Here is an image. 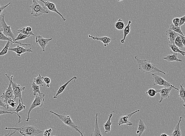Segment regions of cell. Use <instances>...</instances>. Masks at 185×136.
Instances as JSON below:
<instances>
[{
	"instance_id": "cell-30",
	"label": "cell",
	"mask_w": 185,
	"mask_h": 136,
	"mask_svg": "<svg viewBox=\"0 0 185 136\" xmlns=\"http://www.w3.org/2000/svg\"><path fill=\"white\" fill-rule=\"evenodd\" d=\"M169 29H170V30L174 31L176 32V33H178L179 34L183 36H185L183 33V31L182 30L181 27H180V26L176 27V26H174V25L172 23V24L170 25V28H169Z\"/></svg>"
},
{
	"instance_id": "cell-24",
	"label": "cell",
	"mask_w": 185,
	"mask_h": 136,
	"mask_svg": "<svg viewBox=\"0 0 185 136\" xmlns=\"http://www.w3.org/2000/svg\"><path fill=\"white\" fill-rule=\"evenodd\" d=\"M0 40H2V41H8L11 42V43L13 44L16 43V44H20V45H22V46H31V45L30 44H22L21 43H20L18 42H14L12 39H10V38H9L8 37H7L6 36H4L3 33L2 32V29H0Z\"/></svg>"
},
{
	"instance_id": "cell-49",
	"label": "cell",
	"mask_w": 185,
	"mask_h": 136,
	"mask_svg": "<svg viewBox=\"0 0 185 136\" xmlns=\"http://www.w3.org/2000/svg\"></svg>"
},
{
	"instance_id": "cell-47",
	"label": "cell",
	"mask_w": 185,
	"mask_h": 136,
	"mask_svg": "<svg viewBox=\"0 0 185 136\" xmlns=\"http://www.w3.org/2000/svg\"><path fill=\"white\" fill-rule=\"evenodd\" d=\"M169 136L167 135V134H161V136Z\"/></svg>"
},
{
	"instance_id": "cell-48",
	"label": "cell",
	"mask_w": 185,
	"mask_h": 136,
	"mask_svg": "<svg viewBox=\"0 0 185 136\" xmlns=\"http://www.w3.org/2000/svg\"><path fill=\"white\" fill-rule=\"evenodd\" d=\"M183 107H185V106H183Z\"/></svg>"
},
{
	"instance_id": "cell-1",
	"label": "cell",
	"mask_w": 185,
	"mask_h": 136,
	"mask_svg": "<svg viewBox=\"0 0 185 136\" xmlns=\"http://www.w3.org/2000/svg\"><path fill=\"white\" fill-rule=\"evenodd\" d=\"M134 58L138 63L139 70L141 72L145 73L146 74L152 73H161L164 75H166V73L157 68L154 64L150 62V61L147 59H139L138 58L137 56H135Z\"/></svg>"
},
{
	"instance_id": "cell-46",
	"label": "cell",
	"mask_w": 185,
	"mask_h": 136,
	"mask_svg": "<svg viewBox=\"0 0 185 136\" xmlns=\"http://www.w3.org/2000/svg\"><path fill=\"white\" fill-rule=\"evenodd\" d=\"M26 30L28 33H30V32H33L32 28L30 27V26H27V27H26Z\"/></svg>"
},
{
	"instance_id": "cell-13",
	"label": "cell",
	"mask_w": 185,
	"mask_h": 136,
	"mask_svg": "<svg viewBox=\"0 0 185 136\" xmlns=\"http://www.w3.org/2000/svg\"><path fill=\"white\" fill-rule=\"evenodd\" d=\"M52 40V38L50 39H45L41 36H36V42L37 45L40 46L42 49V52H45V49L49 42Z\"/></svg>"
},
{
	"instance_id": "cell-3",
	"label": "cell",
	"mask_w": 185,
	"mask_h": 136,
	"mask_svg": "<svg viewBox=\"0 0 185 136\" xmlns=\"http://www.w3.org/2000/svg\"><path fill=\"white\" fill-rule=\"evenodd\" d=\"M45 94L43 93H42L41 95L37 94L35 96L34 100L28 111L26 122H29L30 119V115L33 109L36 108H42L45 102Z\"/></svg>"
},
{
	"instance_id": "cell-15",
	"label": "cell",
	"mask_w": 185,
	"mask_h": 136,
	"mask_svg": "<svg viewBox=\"0 0 185 136\" xmlns=\"http://www.w3.org/2000/svg\"><path fill=\"white\" fill-rule=\"evenodd\" d=\"M9 50L15 53L17 57H21L22 54L25 53L33 52V51L31 49L24 48L23 46H17L15 48H10Z\"/></svg>"
},
{
	"instance_id": "cell-26",
	"label": "cell",
	"mask_w": 185,
	"mask_h": 136,
	"mask_svg": "<svg viewBox=\"0 0 185 136\" xmlns=\"http://www.w3.org/2000/svg\"><path fill=\"white\" fill-rule=\"evenodd\" d=\"M180 87L178 96L180 100H183L184 102V104H183V106H185V88L183 87V84L180 85Z\"/></svg>"
},
{
	"instance_id": "cell-20",
	"label": "cell",
	"mask_w": 185,
	"mask_h": 136,
	"mask_svg": "<svg viewBox=\"0 0 185 136\" xmlns=\"http://www.w3.org/2000/svg\"><path fill=\"white\" fill-rule=\"evenodd\" d=\"M163 58L165 60L168 62H174V61L177 62H183V60L178 58V54L174 53L172 55L169 54L166 56L163 57Z\"/></svg>"
},
{
	"instance_id": "cell-42",
	"label": "cell",
	"mask_w": 185,
	"mask_h": 136,
	"mask_svg": "<svg viewBox=\"0 0 185 136\" xmlns=\"http://www.w3.org/2000/svg\"><path fill=\"white\" fill-rule=\"evenodd\" d=\"M11 4V3L10 2L8 4H7V5L4 6H0V16H2L1 15V14H2V11H3L7 7L9 6Z\"/></svg>"
},
{
	"instance_id": "cell-39",
	"label": "cell",
	"mask_w": 185,
	"mask_h": 136,
	"mask_svg": "<svg viewBox=\"0 0 185 136\" xmlns=\"http://www.w3.org/2000/svg\"><path fill=\"white\" fill-rule=\"evenodd\" d=\"M8 104L9 106L14 108L16 106L17 103L15 102V100H14V99H11L8 100Z\"/></svg>"
},
{
	"instance_id": "cell-32",
	"label": "cell",
	"mask_w": 185,
	"mask_h": 136,
	"mask_svg": "<svg viewBox=\"0 0 185 136\" xmlns=\"http://www.w3.org/2000/svg\"><path fill=\"white\" fill-rule=\"evenodd\" d=\"M32 88H33V95L34 96H35L37 94L41 95L42 93H41L40 90V86L36 85L34 82L32 83L31 84Z\"/></svg>"
},
{
	"instance_id": "cell-35",
	"label": "cell",
	"mask_w": 185,
	"mask_h": 136,
	"mask_svg": "<svg viewBox=\"0 0 185 136\" xmlns=\"http://www.w3.org/2000/svg\"><path fill=\"white\" fill-rule=\"evenodd\" d=\"M157 93L156 90L154 89H149L146 92V94L148 95L150 97H154L156 96Z\"/></svg>"
},
{
	"instance_id": "cell-23",
	"label": "cell",
	"mask_w": 185,
	"mask_h": 136,
	"mask_svg": "<svg viewBox=\"0 0 185 136\" xmlns=\"http://www.w3.org/2000/svg\"><path fill=\"white\" fill-rule=\"evenodd\" d=\"M183 117L180 116L178 123L175 127L174 131L171 134V136H182V133L180 128V124L181 123Z\"/></svg>"
},
{
	"instance_id": "cell-25",
	"label": "cell",
	"mask_w": 185,
	"mask_h": 136,
	"mask_svg": "<svg viewBox=\"0 0 185 136\" xmlns=\"http://www.w3.org/2000/svg\"><path fill=\"white\" fill-rule=\"evenodd\" d=\"M26 109V106H24V104L22 103L21 100L19 99V104L18 106H17L15 110H14V112H16L17 114V116L19 117L18 123H20L21 122L22 118L20 115H19L18 113L19 112H21L23 110H24Z\"/></svg>"
},
{
	"instance_id": "cell-7",
	"label": "cell",
	"mask_w": 185,
	"mask_h": 136,
	"mask_svg": "<svg viewBox=\"0 0 185 136\" xmlns=\"http://www.w3.org/2000/svg\"><path fill=\"white\" fill-rule=\"evenodd\" d=\"M152 75L153 86H164V87H172L173 88L176 90H179L178 88L175 87L173 84L167 81L161 76L154 74H153Z\"/></svg>"
},
{
	"instance_id": "cell-31",
	"label": "cell",
	"mask_w": 185,
	"mask_h": 136,
	"mask_svg": "<svg viewBox=\"0 0 185 136\" xmlns=\"http://www.w3.org/2000/svg\"><path fill=\"white\" fill-rule=\"evenodd\" d=\"M125 23L121 18H119L115 24V27L119 30H123L125 28Z\"/></svg>"
},
{
	"instance_id": "cell-29",
	"label": "cell",
	"mask_w": 185,
	"mask_h": 136,
	"mask_svg": "<svg viewBox=\"0 0 185 136\" xmlns=\"http://www.w3.org/2000/svg\"><path fill=\"white\" fill-rule=\"evenodd\" d=\"M11 45H12V43L11 42H7L3 49L0 52V57L3 56L8 53L10 46Z\"/></svg>"
},
{
	"instance_id": "cell-5",
	"label": "cell",
	"mask_w": 185,
	"mask_h": 136,
	"mask_svg": "<svg viewBox=\"0 0 185 136\" xmlns=\"http://www.w3.org/2000/svg\"><path fill=\"white\" fill-rule=\"evenodd\" d=\"M29 8L31 9V14L34 17H39L43 14H49V11L46 10V7L42 6L36 0H33V4Z\"/></svg>"
},
{
	"instance_id": "cell-22",
	"label": "cell",
	"mask_w": 185,
	"mask_h": 136,
	"mask_svg": "<svg viewBox=\"0 0 185 136\" xmlns=\"http://www.w3.org/2000/svg\"><path fill=\"white\" fill-rule=\"evenodd\" d=\"M131 23H132V21L131 20H129L127 25L123 29V39L120 40L121 43L123 44L125 43V40H126V37H127L128 35L130 33Z\"/></svg>"
},
{
	"instance_id": "cell-41",
	"label": "cell",
	"mask_w": 185,
	"mask_h": 136,
	"mask_svg": "<svg viewBox=\"0 0 185 136\" xmlns=\"http://www.w3.org/2000/svg\"><path fill=\"white\" fill-rule=\"evenodd\" d=\"M185 23V15L180 18V21H179V26L181 27Z\"/></svg>"
},
{
	"instance_id": "cell-19",
	"label": "cell",
	"mask_w": 185,
	"mask_h": 136,
	"mask_svg": "<svg viewBox=\"0 0 185 136\" xmlns=\"http://www.w3.org/2000/svg\"><path fill=\"white\" fill-rule=\"evenodd\" d=\"M77 79V77L76 76H74V77H73V78H71V79H70L69 81H68L65 83V84L63 85L62 86H61L60 87H59V89H58V90L57 91V93L54 96H53V98L54 99H56L57 98L58 96H59V95L62 94L63 92L64 91L65 89H66L67 86L68 85V84H69L71 82L72 80H75Z\"/></svg>"
},
{
	"instance_id": "cell-33",
	"label": "cell",
	"mask_w": 185,
	"mask_h": 136,
	"mask_svg": "<svg viewBox=\"0 0 185 136\" xmlns=\"http://www.w3.org/2000/svg\"><path fill=\"white\" fill-rule=\"evenodd\" d=\"M174 44L179 48H180L183 49V48H184L183 42H182L181 37H180V36L178 35L177 38H176L175 40Z\"/></svg>"
},
{
	"instance_id": "cell-34",
	"label": "cell",
	"mask_w": 185,
	"mask_h": 136,
	"mask_svg": "<svg viewBox=\"0 0 185 136\" xmlns=\"http://www.w3.org/2000/svg\"><path fill=\"white\" fill-rule=\"evenodd\" d=\"M26 27L21 28L17 30V33H18V34H19V33H22V34L27 35V36H35V35L33 33V32H30V33H28V32L26 31Z\"/></svg>"
},
{
	"instance_id": "cell-28",
	"label": "cell",
	"mask_w": 185,
	"mask_h": 136,
	"mask_svg": "<svg viewBox=\"0 0 185 136\" xmlns=\"http://www.w3.org/2000/svg\"><path fill=\"white\" fill-rule=\"evenodd\" d=\"M33 82L35 83L36 85L43 87L44 86V82L43 77L40 74H39L36 78H34L33 79Z\"/></svg>"
},
{
	"instance_id": "cell-37",
	"label": "cell",
	"mask_w": 185,
	"mask_h": 136,
	"mask_svg": "<svg viewBox=\"0 0 185 136\" xmlns=\"http://www.w3.org/2000/svg\"><path fill=\"white\" fill-rule=\"evenodd\" d=\"M17 114L16 113L14 112L13 110H2V109H0V116L3 115H5V114Z\"/></svg>"
},
{
	"instance_id": "cell-36",
	"label": "cell",
	"mask_w": 185,
	"mask_h": 136,
	"mask_svg": "<svg viewBox=\"0 0 185 136\" xmlns=\"http://www.w3.org/2000/svg\"><path fill=\"white\" fill-rule=\"evenodd\" d=\"M30 36H27V35H25L22 34V33H19L18 36L16 37L14 41V42H18L19 40H24L27 39V38L30 37Z\"/></svg>"
},
{
	"instance_id": "cell-6",
	"label": "cell",
	"mask_w": 185,
	"mask_h": 136,
	"mask_svg": "<svg viewBox=\"0 0 185 136\" xmlns=\"http://www.w3.org/2000/svg\"><path fill=\"white\" fill-rule=\"evenodd\" d=\"M5 75L8 77L9 81L11 82V86H12L13 92L14 96V100H16L17 98H19L21 100L22 103L23 104L22 97V93L25 90V87H22L20 84H17L16 83L13 81V78L14 76L11 75V77H9L8 74H5Z\"/></svg>"
},
{
	"instance_id": "cell-17",
	"label": "cell",
	"mask_w": 185,
	"mask_h": 136,
	"mask_svg": "<svg viewBox=\"0 0 185 136\" xmlns=\"http://www.w3.org/2000/svg\"><path fill=\"white\" fill-rule=\"evenodd\" d=\"M98 113H97L95 115V123L94 130L91 134V136H103V134L100 131L98 122Z\"/></svg>"
},
{
	"instance_id": "cell-43",
	"label": "cell",
	"mask_w": 185,
	"mask_h": 136,
	"mask_svg": "<svg viewBox=\"0 0 185 136\" xmlns=\"http://www.w3.org/2000/svg\"><path fill=\"white\" fill-rule=\"evenodd\" d=\"M0 107L4 108L5 109H7V110H8L6 105L5 103L4 102V100L2 99L1 96H0Z\"/></svg>"
},
{
	"instance_id": "cell-14",
	"label": "cell",
	"mask_w": 185,
	"mask_h": 136,
	"mask_svg": "<svg viewBox=\"0 0 185 136\" xmlns=\"http://www.w3.org/2000/svg\"><path fill=\"white\" fill-rule=\"evenodd\" d=\"M88 37L91 38L93 40L100 41L103 42L105 47H106V46H108L112 40H115L116 39V38H111L107 36H92L91 35H89Z\"/></svg>"
},
{
	"instance_id": "cell-11",
	"label": "cell",
	"mask_w": 185,
	"mask_h": 136,
	"mask_svg": "<svg viewBox=\"0 0 185 136\" xmlns=\"http://www.w3.org/2000/svg\"><path fill=\"white\" fill-rule=\"evenodd\" d=\"M39 1L43 2L44 4L45 7H46V8H47L49 11H52V12L56 13L57 14H58V15L60 16L61 18H62L63 21H66V19L64 18V17L63 15H62L58 11V10L57 9L56 4L55 3L51 2L49 1H42V0H39Z\"/></svg>"
},
{
	"instance_id": "cell-16",
	"label": "cell",
	"mask_w": 185,
	"mask_h": 136,
	"mask_svg": "<svg viewBox=\"0 0 185 136\" xmlns=\"http://www.w3.org/2000/svg\"><path fill=\"white\" fill-rule=\"evenodd\" d=\"M166 35L168 37L169 45L174 44L175 40L178 36V33L172 30L169 29L166 31Z\"/></svg>"
},
{
	"instance_id": "cell-45",
	"label": "cell",
	"mask_w": 185,
	"mask_h": 136,
	"mask_svg": "<svg viewBox=\"0 0 185 136\" xmlns=\"http://www.w3.org/2000/svg\"><path fill=\"white\" fill-rule=\"evenodd\" d=\"M11 130H10L8 134H6L5 135H4L3 136H11L13 135V134H15L16 132V131H15L14 132L11 133Z\"/></svg>"
},
{
	"instance_id": "cell-18",
	"label": "cell",
	"mask_w": 185,
	"mask_h": 136,
	"mask_svg": "<svg viewBox=\"0 0 185 136\" xmlns=\"http://www.w3.org/2000/svg\"><path fill=\"white\" fill-rule=\"evenodd\" d=\"M114 112H112L110 113L108 115V118L106 122L104 124V128L105 131V133L106 134L110 133L111 130V126L112 125V122L111 119L113 116V114Z\"/></svg>"
},
{
	"instance_id": "cell-2",
	"label": "cell",
	"mask_w": 185,
	"mask_h": 136,
	"mask_svg": "<svg viewBox=\"0 0 185 136\" xmlns=\"http://www.w3.org/2000/svg\"><path fill=\"white\" fill-rule=\"evenodd\" d=\"M6 130H14L18 131L20 134L24 136H36L43 134L44 131L39 129L36 127L32 125H24L19 128H13L6 127Z\"/></svg>"
},
{
	"instance_id": "cell-27",
	"label": "cell",
	"mask_w": 185,
	"mask_h": 136,
	"mask_svg": "<svg viewBox=\"0 0 185 136\" xmlns=\"http://www.w3.org/2000/svg\"><path fill=\"white\" fill-rule=\"evenodd\" d=\"M169 47L171 48V50L174 53H180L183 56H185V51H182L179 49V48L176 46L175 44L173 45H169Z\"/></svg>"
},
{
	"instance_id": "cell-44",
	"label": "cell",
	"mask_w": 185,
	"mask_h": 136,
	"mask_svg": "<svg viewBox=\"0 0 185 136\" xmlns=\"http://www.w3.org/2000/svg\"><path fill=\"white\" fill-rule=\"evenodd\" d=\"M178 35L180 36V37H181L182 42H183V46H184V48H185V36H182V35L179 34Z\"/></svg>"
},
{
	"instance_id": "cell-12",
	"label": "cell",
	"mask_w": 185,
	"mask_h": 136,
	"mask_svg": "<svg viewBox=\"0 0 185 136\" xmlns=\"http://www.w3.org/2000/svg\"><path fill=\"white\" fill-rule=\"evenodd\" d=\"M172 87H164V88L156 90L157 93H159L160 99L159 103H161L164 99H167L170 97V93L173 90Z\"/></svg>"
},
{
	"instance_id": "cell-10",
	"label": "cell",
	"mask_w": 185,
	"mask_h": 136,
	"mask_svg": "<svg viewBox=\"0 0 185 136\" xmlns=\"http://www.w3.org/2000/svg\"><path fill=\"white\" fill-rule=\"evenodd\" d=\"M140 112L139 109L136 110L132 113L129 114H124L121 117L119 118L118 121V125L119 126L123 125H126L129 126H132L133 124L130 121V118L134 114H135Z\"/></svg>"
},
{
	"instance_id": "cell-38",
	"label": "cell",
	"mask_w": 185,
	"mask_h": 136,
	"mask_svg": "<svg viewBox=\"0 0 185 136\" xmlns=\"http://www.w3.org/2000/svg\"><path fill=\"white\" fill-rule=\"evenodd\" d=\"M43 78L44 82L46 84V88H50V84L51 83V79L48 77H43Z\"/></svg>"
},
{
	"instance_id": "cell-21",
	"label": "cell",
	"mask_w": 185,
	"mask_h": 136,
	"mask_svg": "<svg viewBox=\"0 0 185 136\" xmlns=\"http://www.w3.org/2000/svg\"><path fill=\"white\" fill-rule=\"evenodd\" d=\"M138 126V130L136 131V134H138V136H142L144 131L147 129L146 125L144 123L143 121L140 118Z\"/></svg>"
},
{
	"instance_id": "cell-9",
	"label": "cell",
	"mask_w": 185,
	"mask_h": 136,
	"mask_svg": "<svg viewBox=\"0 0 185 136\" xmlns=\"http://www.w3.org/2000/svg\"><path fill=\"white\" fill-rule=\"evenodd\" d=\"M1 98L4 100V102L5 103L7 106V109L9 110V106L8 104V101L9 99H14V92L12 89V86L11 82L9 81V84L8 86V88L6 89V91L3 93L2 96H1Z\"/></svg>"
},
{
	"instance_id": "cell-4",
	"label": "cell",
	"mask_w": 185,
	"mask_h": 136,
	"mask_svg": "<svg viewBox=\"0 0 185 136\" xmlns=\"http://www.w3.org/2000/svg\"><path fill=\"white\" fill-rule=\"evenodd\" d=\"M50 112L51 113L54 114V115L57 117L61 121H62V122L65 125L70 127V128H72L73 129L75 130L77 132L79 133L81 136H84L83 134L81 132V130H79L78 126H77L76 125L69 115H59V114L57 113L52 111H50Z\"/></svg>"
},
{
	"instance_id": "cell-40",
	"label": "cell",
	"mask_w": 185,
	"mask_h": 136,
	"mask_svg": "<svg viewBox=\"0 0 185 136\" xmlns=\"http://www.w3.org/2000/svg\"><path fill=\"white\" fill-rule=\"evenodd\" d=\"M179 21H180V18L176 17V18L173 19L172 24L176 27H178V26H179Z\"/></svg>"
},
{
	"instance_id": "cell-8",
	"label": "cell",
	"mask_w": 185,
	"mask_h": 136,
	"mask_svg": "<svg viewBox=\"0 0 185 136\" xmlns=\"http://www.w3.org/2000/svg\"><path fill=\"white\" fill-rule=\"evenodd\" d=\"M4 17H5V14H4L2 16V18L1 20V29H2V33L4 36L12 39L14 41L16 38L15 36L11 30V26L8 25L6 22L5 19H4Z\"/></svg>"
}]
</instances>
